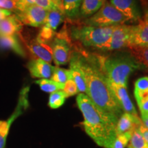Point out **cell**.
I'll use <instances>...</instances> for the list:
<instances>
[{
	"instance_id": "obj_16",
	"label": "cell",
	"mask_w": 148,
	"mask_h": 148,
	"mask_svg": "<svg viewBox=\"0 0 148 148\" xmlns=\"http://www.w3.org/2000/svg\"><path fill=\"white\" fill-rule=\"evenodd\" d=\"M141 124L142 121L138 116H134L126 112H123L116 123V135L132 133Z\"/></svg>"
},
{
	"instance_id": "obj_31",
	"label": "cell",
	"mask_w": 148,
	"mask_h": 148,
	"mask_svg": "<svg viewBox=\"0 0 148 148\" xmlns=\"http://www.w3.org/2000/svg\"><path fill=\"white\" fill-rule=\"evenodd\" d=\"M62 90L66 94V97H71V96L76 95L79 92L76 84L72 79H69L64 83V88Z\"/></svg>"
},
{
	"instance_id": "obj_29",
	"label": "cell",
	"mask_w": 148,
	"mask_h": 148,
	"mask_svg": "<svg viewBox=\"0 0 148 148\" xmlns=\"http://www.w3.org/2000/svg\"><path fill=\"white\" fill-rule=\"evenodd\" d=\"M132 133L117 134L110 148H125L130 139Z\"/></svg>"
},
{
	"instance_id": "obj_1",
	"label": "cell",
	"mask_w": 148,
	"mask_h": 148,
	"mask_svg": "<svg viewBox=\"0 0 148 148\" xmlns=\"http://www.w3.org/2000/svg\"><path fill=\"white\" fill-rule=\"evenodd\" d=\"M76 51L79 65L84 74L86 95L105 112L119 119L123 111L111 91L108 77L101 69L97 56L83 50L77 49Z\"/></svg>"
},
{
	"instance_id": "obj_34",
	"label": "cell",
	"mask_w": 148,
	"mask_h": 148,
	"mask_svg": "<svg viewBox=\"0 0 148 148\" xmlns=\"http://www.w3.org/2000/svg\"><path fill=\"white\" fill-rule=\"evenodd\" d=\"M34 4V0H18V5H19V11L18 12H21L24 9L29 5ZM17 12V13H18ZM16 14V13H15Z\"/></svg>"
},
{
	"instance_id": "obj_25",
	"label": "cell",
	"mask_w": 148,
	"mask_h": 148,
	"mask_svg": "<svg viewBox=\"0 0 148 148\" xmlns=\"http://www.w3.org/2000/svg\"><path fill=\"white\" fill-rule=\"evenodd\" d=\"M50 78L54 82L64 84L67 80L72 79L71 72L69 69H63L59 66H53L52 75Z\"/></svg>"
},
{
	"instance_id": "obj_4",
	"label": "cell",
	"mask_w": 148,
	"mask_h": 148,
	"mask_svg": "<svg viewBox=\"0 0 148 148\" xmlns=\"http://www.w3.org/2000/svg\"><path fill=\"white\" fill-rule=\"evenodd\" d=\"M116 27H99L83 23H74L69 32L70 39L71 42L74 40L83 47L98 49L109 39Z\"/></svg>"
},
{
	"instance_id": "obj_12",
	"label": "cell",
	"mask_w": 148,
	"mask_h": 148,
	"mask_svg": "<svg viewBox=\"0 0 148 148\" xmlns=\"http://www.w3.org/2000/svg\"><path fill=\"white\" fill-rule=\"evenodd\" d=\"M130 46L148 47V8L144 9L143 15L134 25Z\"/></svg>"
},
{
	"instance_id": "obj_9",
	"label": "cell",
	"mask_w": 148,
	"mask_h": 148,
	"mask_svg": "<svg viewBox=\"0 0 148 148\" xmlns=\"http://www.w3.org/2000/svg\"><path fill=\"white\" fill-rule=\"evenodd\" d=\"M47 12L41 7L33 4L15 14L23 25L38 27L42 26L45 23Z\"/></svg>"
},
{
	"instance_id": "obj_6",
	"label": "cell",
	"mask_w": 148,
	"mask_h": 148,
	"mask_svg": "<svg viewBox=\"0 0 148 148\" xmlns=\"http://www.w3.org/2000/svg\"><path fill=\"white\" fill-rule=\"evenodd\" d=\"M50 45L52 49L53 60L57 66L65 65L69 62L73 44L65 25L60 32H56Z\"/></svg>"
},
{
	"instance_id": "obj_21",
	"label": "cell",
	"mask_w": 148,
	"mask_h": 148,
	"mask_svg": "<svg viewBox=\"0 0 148 148\" xmlns=\"http://www.w3.org/2000/svg\"><path fill=\"white\" fill-rule=\"evenodd\" d=\"M65 15L62 10L58 8H54L47 12V18L44 25L55 31L56 30L60 24L64 21Z\"/></svg>"
},
{
	"instance_id": "obj_19",
	"label": "cell",
	"mask_w": 148,
	"mask_h": 148,
	"mask_svg": "<svg viewBox=\"0 0 148 148\" xmlns=\"http://www.w3.org/2000/svg\"><path fill=\"white\" fill-rule=\"evenodd\" d=\"M0 47L10 49L20 56H26V53L20 43L16 34L0 36Z\"/></svg>"
},
{
	"instance_id": "obj_33",
	"label": "cell",
	"mask_w": 148,
	"mask_h": 148,
	"mask_svg": "<svg viewBox=\"0 0 148 148\" xmlns=\"http://www.w3.org/2000/svg\"><path fill=\"white\" fill-rule=\"evenodd\" d=\"M34 4L41 7V8L47 11L51 10L54 8H56L54 5L49 0H34Z\"/></svg>"
},
{
	"instance_id": "obj_14",
	"label": "cell",
	"mask_w": 148,
	"mask_h": 148,
	"mask_svg": "<svg viewBox=\"0 0 148 148\" xmlns=\"http://www.w3.org/2000/svg\"><path fill=\"white\" fill-rule=\"evenodd\" d=\"M69 70L71 72L72 79L76 84L78 91L86 93V84L84 72L79 65L77 51H72L69 59Z\"/></svg>"
},
{
	"instance_id": "obj_28",
	"label": "cell",
	"mask_w": 148,
	"mask_h": 148,
	"mask_svg": "<svg viewBox=\"0 0 148 148\" xmlns=\"http://www.w3.org/2000/svg\"><path fill=\"white\" fill-rule=\"evenodd\" d=\"M56 34V32L43 25L41 26V29H40L36 38L42 42L50 44L53 38H55Z\"/></svg>"
},
{
	"instance_id": "obj_39",
	"label": "cell",
	"mask_w": 148,
	"mask_h": 148,
	"mask_svg": "<svg viewBox=\"0 0 148 148\" xmlns=\"http://www.w3.org/2000/svg\"><path fill=\"white\" fill-rule=\"evenodd\" d=\"M139 1L144 9L148 8V0H139Z\"/></svg>"
},
{
	"instance_id": "obj_2",
	"label": "cell",
	"mask_w": 148,
	"mask_h": 148,
	"mask_svg": "<svg viewBox=\"0 0 148 148\" xmlns=\"http://www.w3.org/2000/svg\"><path fill=\"white\" fill-rule=\"evenodd\" d=\"M76 101L84 116L83 125L86 134L97 145L110 148L116 136L118 119L99 108L86 94H78Z\"/></svg>"
},
{
	"instance_id": "obj_10",
	"label": "cell",
	"mask_w": 148,
	"mask_h": 148,
	"mask_svg": "<svg viewBox=\"0 0 148 148\" xmlns=\"http://www.w3.org/2000/svg\"><path fill=\"white\" fill-rule=\"evenodd\" d=\"M109 2L129 21L138 22L141 18L139 0H110Z\"/></svg>"
},
{
	"instance_id": "obj_17",
	"label": "cell",
	"mask_w": 148,
	"mask_h": 148,
	"mask_svg": "<svg viewBox=\"0 0 148 148\" xmlns=\"http://www.w3.org/2000/svg\"><path fill=\"white\" fill-rule=\"evenodd\" d=\"M23 24L15 14H11L0 21V36L14 35L21 32Z\"/></svg>"
},
{
	"instance_id": "obj_5",
	"label": "cell",
	"mask_w": 148,
	"mask_h": 148,
	"mask_svg": "<svg viewBox=\"0 0 148 148\" xmlns=\"http://www.w3.org/2000/svg\"><path fill=\"white\" fill-rule=\"evenodd\" d=\"M130 21L110 2L106 1L93 15L84 20L83 23L93 27H106L117 26Z\"/></svg>"
},
{
	"instance_id": "obj_35",
	"label": "cell",
	"mask_w": 148,
	"mask_h": 148,
	"mask_svg": "<svg viewBox=\"0 0 148 148\" xmlns=\"http://www.w3.org/2000/svg\"><path fill=\"white\" fill-rule=\"evenodd\" d=\"M138 130H139V132H140V134H142V136H143V138H145L146 142H147L148 144V129L146 128V127L144 126L143 123L139 125V127H138Z\"/></svg>"
},
{
	"instance_id": "obj_37",
	"label": "cell",
	"mask_w": 148,
	"mask_h": 148,
	"mask_svg": "<svg viewBox=\"0 0 148 148\" xmlns=\"http://www.w3.org/2000/svg\"><path fill=\"white\" fill-rule=\"evenodd\" d=\"M51 3L54 5L56 8L60 9L62 11V0H49Z\"/></svg>"
},
{
	"instance_id": "obj_38",
	"label": "cell",
	"mask_w": 148,
	"mask_h": 148,
	"mask_svg": "<svg viewBox=\"0 0 148 148\" xmlns=\"http://www.w3.org/2000/svg\"><path fill=\"white\" fill-rule=\"evenodd\" d=\"M141 121L144 126L148 129V115L141 116Z\"/></svg>"
},
{
	"instance_id": "obj_24",
	"label": "cell",
	"mask_w": 148,
	"mask_h": 148,
	"mask_svg": "<svg viewBox=\"0 0 148 148\" xmlns=\"http://www.w3.org/2000/svg\"><path fill=\"white\" fill-rule=\"evenodd\" d=\"M127 48L136 60L148 69V47L130 46Z\"/></svg>"
},
{
	"instance_id": "obj_7",
	"label": "cell",
	"mask_w": 148,
	"mask_h": 148,
	"mask_svg": "<svg viewBox=\"0 0 148 148\" xmlns=\"http://www.w3.org/2000/svg\"><path fill=\"white\" fill-rule=\"evenodd\" d=\"M134 25H118L111 34L109 39L99 47L101 51H114L130 46Z\"/></svg>"
},
{
	"instance_id": "obj_15",
	"label": "cell",
	"mask_w": 148,
	"mask_h": 148,
	"mask_svg": "<svg viewBox=\"0 0 148 148\" xmlns=\"http://www.w3.org/2000/svg\"><path fill=\"white\" fill-rule=\"evenodd\" d=\"M27 66L31 76L34 78L49 79L52 75L53 66L40 58L32 59Z\"/></svg>"
},
{
	"instance_id": "obj_3",
	"label": "cell",
	"mask_w": 148,
	"mask_h": 148,
	"mask_svg": "<svg viewBox=\"0 0 148 148\" xmlns=\"http://www.w3.org/2000/svg\"><path fill=\"white\" fill-rule=\"evenodd\" d=\"M101 69L109 80L116 84L127 86L132 73L146 67L130 51H118L108 56H97Z\"/></svg>"
},
{
	"instance_id": "obj_32",
	"label": "cell",
	"mask_w": 148,
	"mask_h": 148,
	"mask_svg": "<svg viewBox=\"0 0 148 148\" xmlns=\"http://www.w3.org/2000/svg\"><path fill=\"white\" fill-rule=\"evenodd\" d=\"M141 116L148 115V95L136 101Z\"/></svg>"
},
{
	"instance_id": "obj_36",
	"label": "cell",
	"mask_w": 148,
	"mask_h": 148,
	"mask_svg": "<svg viewBox=\"0 0 148 148\" xmlns=\"http://www.w3.org/2000/svg\"><path fill=\"white\" fill-rule=\"evenodd\" d=\"M11 14H12V12H10V11L3 10V9L0 8V21L7 17V16L11 15Z\"/></svg>"
},
{
	"instance_id": "obj_26",
	"label": "cell",
	"mask_w": 148,
	"mask_h": 148,
	"mask_svg": "<svg viewBox=\"0 0 148 148\" xmlns=\"http://www.w3.org/2000/svg\"><path fill=\"white\" fill-rule=\"evenodd\" d=\"M66 98V94L62 90L51 92L49 97L48 105L51 108L57 109L64 104Z\"/></svg>"
},
{
	"instance_id": "obj_20",
	"label": "cell",
	"mask_w": 148,
	"mask_h": 148,
	"mask_svg": "<svg viewBox=\"0 0 148 148\" xmlns=\"http://www.w3.org/2000/svg\"><path fill=\"white\" fill-rule=\"evenodd\" d=\"M106 0H83L80 8V17L88 18L101 8Z\"/></svg>"
},
{
	"instance_id": "obj_27",
	"label": "cell",
	"mask_w": 148,
	"mask_h": 148,
	"mask_svg": "<svg viewBox=\"0 0 148 148\" xmlns=\"http://www.w3.org/2000/svg\"><path fill=\"white\" fill-rule=\"evenodd\" d=\"M128 148H148V144L138 128L132 132L129 140Z\"/></svg>"
},
{
	"instance_id": "obj_13",
	"label": "cell",
	"mask_w": 148,
	"mask_h": 148,
	"mask_svg": "<svg viewBox=\"0 0 148 148\" xmlns=\"http://www.w3.org/2000/svg\"><path fill=\"white\" fill-rule=\"evenodd\" d=\"M24 41L26 42L27 47L30 52L37 57V58L45 60L49 64L52 62V49L50 44L42 42L36 38L29 40L28 41L24 40Z\"/></svg>"
},
{
	"instance_id": "obj_23",
	"label": "cell",
	"mask_w": 148,
	"mask_h": 148,
	"mask_svg": "<svg viewBox=\"0 0 148 148\" xmlns=\"http://www.w3.org/2000/svg\"><path fill=\"white\" fill-rule=\"evenodd\" d=\"M35 83L39 86L42 91L50 93L57 90H63L64 86V84L54 82L51 79H40L36 80Z\"/></svg>"
},
{
	"instance_id": "obj_30",
	"label": "cell",
	"mask_w": 148,
	"mask_h": 148,
	"mask_svg": "<svg viewBox=\"0 0 148 148\" xmlns=\"http://www.w3.org/2000/svg\"><path fill=\"white\" fill-rule=\"evenodd\" d=\"M0 8L17 13L19 11L18 0H0Z\"/></svg>"
},
{
	"instance_id": "obj_11",
	"label": "cell",
	"mask_w": 148,
	"mask_h": 148,
	"mask_svg": "<svg viewBox=\"0 0 148 148\" xmlns=\"http://www.w3.org/2000/svg\"><path fill=\"white\" fill-rule=\"evenodd\" d=\"M108 82L111 91L123 112H126L134 116H138L136 108L133 105L127 93V86L116 84L115 83L111 82L108 79Z\"/></svg>"
},
{
	"instance_id": "obj_8",
	"label": "cell",
	"mask_w": 148,
	"mask_h": 148,
	"mask_svg": "<svg viewBox=\"0 0 148 148\" xmlns=\"http://www.w3.org/2000/svg\"><path fill=\"white\" fill-rule=\"evenodd\" d=\"M28 90V88H25L21 90L17 106L10 118L6 121H0V148L5 147L7 137L12 123L18 116L23 113V110H25L28 106V100H27Z\"/></svg>"
},
{
	"instance_id": "obj_22",
	"label": "cell",
	"mask_w": 148,
	"mask_h": 148,
	"mask_svg": "<svg viewBox=\"0 0 148 148\" xmlns=\"http://www.w3.org/2000/svg\"><path fill=\"white\" fill-rule=\"evenodd\" d=\"M148 95V76L138 78L134 83V97L136 101Z\"/></svg>"
},
{
	"instance_id": "obj_18",
	"label": "cell",
	"mask_w": 148,
	"mask_h": 148,
	"mask_svg": "<svg viewBox=\"0 0 148 148\" xmlns=\"http://www.w3.org/2000/svg\"><path fill=\"white\" fill-rule=\"evenodd\" d=\"M83 0H62V10L69 21H77L80 17Z\"/></svg>"
}]
</instances>
